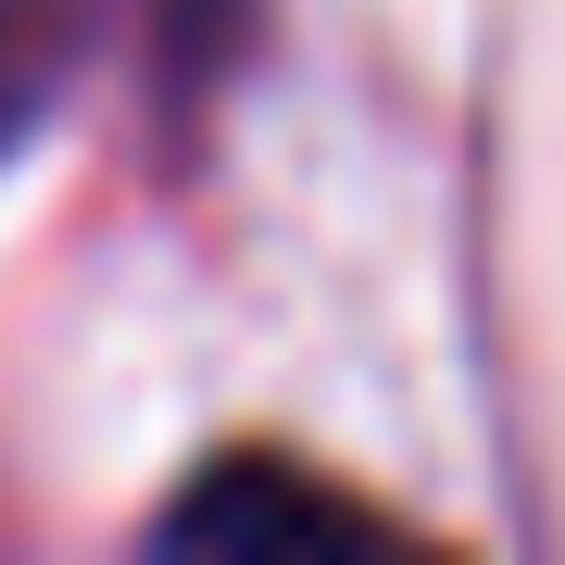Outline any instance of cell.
Returning a JSON list of instances; mask_svg holds the SVG:
<instances>
[{"instance_id": "cell-1", "label": "cell", "mask_w": 565, "mask_h": 565, "mask_svg": "<svg viewBox=\"0 0 565 565\" xmlns=\"http://www.w3.org/2000/svg\"><path fill=\"white\" fill-rule=\"evenodd\" d=\"M163 553H364V541H390V515H364V503H340V490H315L302 465H214L202 490H189L177 515L151 527Z\"/></svg>"}]
</instances>
